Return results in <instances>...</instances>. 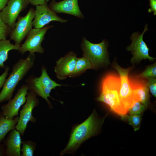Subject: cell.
Masks as SVG:
<instances>
[{
  "mask_svg": "<svg viewBox=\"0 0 156 156\" xmlns=\"http://www.w3.org/2000/svg\"><path fill=\"white\" fill-rule=\"evenodd\" d=\"M105 117H99L94 110L86 120L73 128L68 142L60 155L73 153L82 143L98 134L100 132Z\"/></svg>",
  "mask_w": 156,
  "mask_h": 156,
  "instance_id": "6da1fadb",
  "label": "cell"
},
{
  "mask_svg": "<svg viewBox=\"0 0 156 156\" xmlns=\"http://www.w3.org/2000/svg\"><path fill=\"white\" fill-rule=\"evenodd\" d=\"M101 91L96 99L110 107L111 110L121 118L127 113L121 101L119 95L120 86V77L113 74H109L102 79Z\"/></svg>",
  "mask_w": 156,
  "mask_h": 156,
  "instance_id": "7a4b0ae2",
  "label": "cell"
},
{
  "mask_svg": "<svg viewBox=\"0 0 156 156\" xmlns=\"http://www.w3.org/2000/svg\"><path fill=\"white\" fill-rule=\"evenodd\" d=\"M35 59L34 53H29L26 59H20L13 65L12 72L6 79L0 92V103L11 99L19 81L33 66Z\"/></svg>",
  "mask_w": 156,
  "mask_h": 156,
  "instance_id": "3957f363",
  "label": "cell"
},
{
  "mask_svg": "<svg viewBox=\"0 0 156 156\" xmlns=\"http://www.w3.org/2000/svg\"><path fill=\"white\" fill-rule=\"evenodd\" d=\"M25 82L28 86V90L44 99L50 109L52 106L48 98H51L50 96L51 90L57 87L63 85L52 80L47 72V68L43 66L41 68V74L40 77L31 75L26 79Z\"/></svg>",
  "mask_w": 156,
  "mask_h": 156,
  "instance_id": "277c9868",
  "label": "cell"
},
{
  "mask_svg": "<svg viewBox=\"0 0 156 156\" xmlns=\"http://www.w3.org/2000/svg\"><path fill=\"white\" fill-rule=\"evenodd\" d=\"M107 47V43L105 40L99 43L94 44L91 42L85 37L82 39L81 47L83 56L89 60L94 69L110 64Z\"/></svg>",
  "mask_w": 156,
  "mask_h": 156,
  "instance_id": "5b68a950",
  "label": "cell"
},
{
  "mask_svg": "<svg viewBox=\"0 0 156 156\" xmlns=\"http://www.w3.org/2000/svg\"><path fill=\"white\" fill-rule=\"evenodd\" d=\"M147 27L148 25L146 24L142 33L135 32L131 36V43L127 47L126 50L131 51L133 55L131 61L133 64L138 63L142 60L148 59L150 61H153L155 59L149 55V49L143 39L144 33L148 30Z\"/></svg>",
  "mask_w": 156,
  "mask_h": 156,
  "instance_id": "8992f818",
  "label": "cell"
},
{
  "mask_svg": "<svg viewBox=\"0 0 156 156\" xmlns=\"http://www.w3.org/2000/svg\"><path fill=\"white\" fill-rule=\"evenodd\" d=\"M112 66L119 73L120 79V97L125 108L128 112L129 109L135 101L128 77L129 73L134 68V66L125 69L121 67L116 63L114 62Z\"/></svg>",
  "mask_w": 156,
  "mask_h": 156,
  "instance_id": "52a82bcc",
  "label": "cell"
},
{
  "mask_svg": "<svg viewBox=\"0 0 156 156\" xmlns=\"http://www.w3.org/2000/svg\"><path fill=\"white\" fill-rule=\"evenodd\" d=\"M37 95L34 93L29 91L26 96V101L22 109L20 112L18 122L15 128L23 136L27 128L28 123L36 122V118L34 116L32 112L34 108L38 106L39 104Z\"/></svg>",
  "mask_w": 156,
  "mask_h": 156,
  "instance_id": "ba28073f",
  "label": "cell"
},
{
  "mask_svg": "<svg viewBox=\"0 0 156 156\" xmlns=\"http://www.w3.org/2000/svg\"><path fill=\"white\" fill-rule=\"evenodd\" d=\"M53 26L46 25L41 29H32L26 36L24 43L20 45L19 53L22 55L26 51H29L30 54L35 52L43 53L44 49L41 46V43L47 30Z\"/></svg>",
  "mask_w": 156,
  "mask_h": 156,
  "instance_id": "9c48e42d",
  "label": "cell"
},
{
  "mask_svg": "<svg viewBox=\"0 0 156 156\" xmlns=\"http://www.w3.org/2000/svg\"><path fill=\"white\" fill-rule=\"evenodd\" d=\"M34 12L35 10L31 8L26 15L18 17L14 28L12 29L9 34L10 39L14 41L15 44L20 45L31 29Z\"/></svg>",
  "mask_w": 156,
  "mask_h": 156,
  "instance_id": "30bf717a",
  "label": "cell"
},
{
  "mask_svg": "<svg viewBox=\"0 0 156 156\" xmlns=\"http://www.w3.org/2000/svg\"><path fill=\"white\" fill-rule=\"evenodd\" d=\"M28 91L27 85H23L18 89L13 99L8 101L7 104L1 105L2 115L8 119H13L18 116L20 107L26 102Z\"/></svg>",
  "mask_w": 156,
  "mask_h": 156,
  "instance_id": "8fae6325",
  "label": "cell"
},
{
  "mask_svg": "<svg viewBox=\"0 0 156 156\" xmlns=\"http://www.w3.org/2000/svg\"><path fill=\"white\" fill-rule=\"evenodd\" d=\"M48 0H46L43 4L36 6L32 21L33 26L35 28H42L53 21L64 23L68 21L59 17L55 12L49 8L47 4Z\"/></svg>",
  "mask_w": 156,
  "mask_h": 156,
  "instance_id": "7c38bea8",
  "label": "cell"
},
{
  "mask_svg": "<svg viewBox=\"0 0 156 156\" xmlns=\"http://www.w3.org/2000/svg\"><path fill=\"white\" fill-rule=\"evenodd\" d=\"M29 4L28 0H9L1 11L2 19L13 29L19 14Z\"/></svg>",
  "mask_w": 156,
  "mask_h": 156,
  "instance_id": "4fadbf2b",
  "label": "cell"
},
{
  "mask_svg": "<svg viewBox=\"0 0 156 156\" xmlns=\"http://www.w3.org/2000/svg\"><path fill=\"white\" fill-rule=\"evenodd\" d=\"M77 58L75 53L70 52L56 62L54 71L58 79L63 80L70 77L75 69Z\"/></svg>",
  "mask_w": 156,
  "mask_h": 156,
  "instance_id": "5bb4252c",
  "label": "cell"
},
{
  "mask_svg": "<svg viewBox=\"0 0 156 156\" xmlns=\"http://www.w3.org/2000/svg\"><path fill=\"white\" fill-rule=\"evenodd\" d=\"M48 6L56 13L68 14L81 19L84 17L79 7L78 0H63L60 2L52 0Z\"/></svg>",
  "mask_w": 156,
  "mask_h": 156,
  "instance_id": "9a60e30c",
  "label": "cell"
},
{
  "mask_svg": "<svg viewBox=\"0 0 156 156\" xmlns=\"http://www.w3.org/2000/svg\"><path fill=\"white\" fill-rule=\"evenodd\" d=\"M21 135L15 128L10 131L4 144L6 155L21 156Z\"/></svg>",
  "mask_w": 156,
  "mask_h": 156,
  "instance_id": "2e32d148",
  "label": "cell"
},
{
  "mask_svg": "<svg viewBox=\"0 0 156 156\" xmlns=\"http://www.w3.org/2000/svg\"><path fill=\"white\" fill-rule=\"evenodd\" d=\"M135 100L139 101L147 108L149 103V89L144 81L130 82Z\"/></svg>",
  "mask_w": 156,
  "mask_h": 156,
  "instance_id": "e0dca14e",
  "label": "cell"
},
{
  "mask_svg": "<svg viewBox=\"0 0 156 156\" xmlns=\"http://www.w3.org/2000/svg\"><path fill=\"white\" fill-rule=\"evenodd\" d=\"M20 45H17L11 43L10 40H0V67L5 68L4 63L8 59L9 52L13 50H18Z\"/></svg>",
  "mask_w": 156,
  "mask_h": 156,
  "instance_id": "ac0fdd59",
  "label": "cell"
},
{
  "mask_svg": "<svg viewBox=\"0 0 156 156\" xmlns=\"http://www.w3.org/2000/svg\"><path fill=\"white\" fill-rule=\"evenodd\" d=\"M18 118V116L13 119L7 118L0 114V142L4 140L9 132L15 129Z\"/></svg>",
  "mask_w": 156,
  "mask_h": 156,
  "instance_id": "d6986e66",
  "label": "cell"
},
{
  "mask_svg": "<svg viewBox=\"0 0 156 156\" xmlns=\"http://www.w3.org/2000/svg\"><path fill=\"white\" fill-rule=\"evenodd\" d=\"M90 69H93L94 68L88 59L83 56L81 58H77L75 69L69 77H76L82 73L86 70Z\"/></svg>",
  "mask_w": 156,
  "mask_h": 156,
  "instance_id": "ffe728a7",
  "label": "cell"
},
{
  "mask_svg": "<svg viewBox=\"0 0 156 156\" xmlns=\"http://www.w3.org/2000/svg\"><path fill=\"white\" fill-rule=\"evenodd\" d=\"M21 156H33L37 147L36 143L30 140L23 141L22 143Z\"/></svg>",
  "mask_w": 156,
  "mask_h": 156,
  "instance_id": "44dd1931",
  "label": "cell"
},
{
  "mask_svg": "<svg viewBox=\"0 0 156 156\" xmlns=\"http://www.w3.org/2000/svg\"><path fill=\"white\" fill-rule=\"evenodd\" d=\"M122 118L127 120L129 124L132 126L135 131L139 129L142 120L141 114H135L128 115L126 114Z\"/></svg>",
  "mask_w": 156,
  "mask_h": 156,
  "instance_id": "7402d4cb",
  "label": "cell"
},
{
  "mask_svg": "<svg viewBox=\"0 0 156 156\" xmlns=\"http://www.w3.org/2000/svg\"><path fill=\"white\" fill-rule=\"evenodd\" d=\"M136 77L137 78L146 79H147L156 78V62L153 64L147 66L142 72L136 75Z\"/></svg>",
  "mask_w": 156,
  "mask_h": 156,
  "instance_id": "603a6c76",
  "label": "cell"
},
{
  "mask_svg": "<svg viewBox=\"0 0 156 156\" xmlns=\"http://www.w3.org/2000/svg\"><path fill=\"white\" fill-rule=\"evenodd\" d=\"M146 108L139 101H135L132 106L128 109V112H129V115L135 114L141 115Z\"/></svg>",
  "mask_w": 156,
  "mask_h": 156,
  "instance_id": "cb8c5ba5",
  "label": "cell"
},
{
  "mask_svg": "<svg viewBox=\"0 0 156 156\" xmlns=\"http://www.w3.org/2000/svg\"><path fill=\"white\" fill-rule=\"evenodd\" d=\"M1 11L0 10V40L6 39L12 30V28L2 19L1 15Z\"/></svg>",
  "mask_w": 156,
  "mask_h": 156,
  "instance_id": "d4e9b609",
  "label": "cell"
},
{
  "mask_svg": "<svg viewBox=\"0 0 156 156\" xmlns=\"http://www.w3.org/2000/svg\"><path fill=\"white\" fill-rule=\"evenodd\" d=\"M146 83V86L148 88L151 94L155 97H156V79L151 78L147 79Z\"/></svg>",
  "mask_w": 156,
  "mask_h": 156,
  "instance_id": "484cf974",
  "label": "cell"
},
{
  "mask_svg": "<svg viewBox=\"0 0 156 156\" xmlns=\"http://www.w3.org/2000/svg\"><path fill=\"white\" fill-rule=\"evenodd\" d=\"M10 68L8 66H7L5 68V70L3 73L0 76V89L2 87L6 79L8 74Z\"/></svg>",
  "mask_w": 156,
  "mask_h": 156,
  "instance_id": "4316f807",
  "label": "cell"
},
{
  "mask_svg": "<svg viewBox=\"0 0 156 156\" xmlns=\"http://www.w3.org/2000/svg\"><path fill=\"white\" fill-rule=\"evenodd\" d=\"M149 5L150 8L148 10L149 13L153 12L154 15H156V0H149Z\"/></svg>",
  "mask_w": 156,
  "mask_h": 156,
  "instance_id": "83f0119b",
  "label": "cell"
},
{
  "mask_svg": "<svg viewBox=\"0 0 156 156\" xmlns=\"http://www.w3.org/2000/svg\"><path fill=\"white\" fill-rule=\"evenodd\" d=\"M46 0H28L29 4L34 6L42 5L44 3Z\"/></svg>",
  "mask_w": 156,
  "mask_h": 156,
  "instance_id": "f1b7e54d",
  "label": "cell"
},
{
  "mask_svg": "<svg viewBox=\"0 0 156 156\" xmlns=\"http://www.w3.org/2000/svg\"><path fill=\"white\" fill-rule=\"evenodd\" d=\"M9 0H0V10H1L6 5Z\"/></svg>",
  "mask_w": 156,
  "mask_h": 156,
  "instance_id": "f546056e",
  "label": "cell"
},
{
  "mask_svg": "<svg viewBox=\"0 0 156 156\" xmlns=\"http://www.w3.org/2000/svg\"><path fill=\"white\" fill-rule=\"evenodd\" d=\"M5 155V147L0 144V156Z\"/></svg>",
  "mask_w": 156,
  "mask_h": 156,
  "instance_id": "4dcf8cb0",
  "label": "cell"
}]
</instances>
